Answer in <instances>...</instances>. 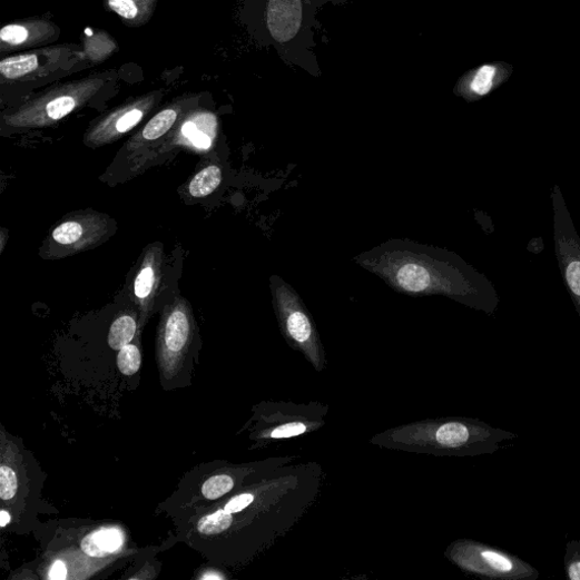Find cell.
<instances>
[{
    "mask_svg": "<svg viewBox=\"0 0 580 580\" xmlns=\"http://www.w3.org/2000/svg\"><path fill=\"white\" fill-rule=\"evenodd\" d=\"M233 523L232 513L225 509H220L209 515H206L199 524L198 530L205 535H216L227 531Z\"/></svg>",
    "mask_w": 580,
    "mask_h": 580,
    "instance_id": "17",
    "label": "cell"
},
{
    "mask_svg": "<svg viewBox=\"0 0 580 580\" xmlns=\"http://www.w3.org/2000/svg\"><path fill=\"white\" fill-rule=\"evenodd\" d=\"M108 6L125 20H136L139 17L140 7L136 0H108Z\"/></svg>",
    "mask_w": 580,
    "mask_h": 580,
    "instance_id": "23",
    "label": "cell"
},
{
    "mask_svg": "<svg viewBox=\"0 0 580 580\" xmlns=\"http://www.w3.org/2000/svg\"><path fill=\"white\" fill-rule=\"evenodd\" d=\"M38 68V56L35 53L9 57L0 62V72L9 80L23 78Z\"/></svg>",
    "mask_w": 580,
    "mask_h": 580,
    "instance_id": "16",
    "label": "cell"
},
{
    "mask_svg": "<svg viewBox=\"0 0 580 580\" xmlns=\"http://www.w3.org/2000/svg\"><path fill=\"white\" fill-rule=\"evenodd\" d=\"M223 180L222 168L210 165L200 170L188 184V193L193 198H207L220 186Z\"/></svg>",
    "mask_w": 580,
    "mask_h": 580,
    "instance_id": "14",
    "label": "cell"
},
{
    "mask_svg": "<svg viewBox=\"0 0 580 580\" xmlns=\"http://www.w3.org/2000/svg\"><path fill=\"white\" fill-rule=\"evenodd\" d=\"M19 488V480L16 472L8 468H0V498L6 501L13 499L17 495Z\"/></svg>",
    "mask_w": 580,
    "mask_h": 580,
    "instance_id": "20",
    "label": "cell"
},
{
    "mask_svg": "<svg viewBox=\"0 0 580 580\" xmlns=\"http://www.w3.org/2000/svg\"><path fill=\"white\" fill-rule=\"evenodd\" d=\"M122 544V535L116 529H104L88 535L82 541V550L90 557H106L116 552Z\"/></svg>",
    "mask_w": 580,
    "mask_h": 580,
    "instance_id": "13",
    "label": "cell"
},
{
    "mask_svg": "<svg viewBox=\"0 0 580 580\" xmlns=\"http://www.w3.org/2000/svg\"><path fill=\"white\" fill-rule=\"evenodd\" d=\"M568 576L572 580H580V556H573L567 562Z\"/></svg>",
    "mask_w": 580,
    "mask_h": 580,
    "instance_id": "27",
    "label": "cell"
},
{
    "mask_svg": "<svg viewBox=\"0 0 580 580\" xmlns=\"http://www.w3.org/2000/svg\"><path fill=\"white\" fill-rule=\"evenodd\" d=\"M137 334V321L134 314L126 313L118 316L110 327L108 345L114 351H120L130 345Z\"/></svg>",
    "mask_w": 580,
    "mask_h": 580,
    "instance_id": "15",
    "label": "cell"
},
{
    "mask_svg": "<svg viewBox=\"0 0 580 580\" xmlns=\"http://www.w3.org/2000/svg\"><path fill=\"white\" fill-rule=\"evenodd\" d=\"M184 137H186L197 148L209 149L213 145V139L204 130H199L196 122L187 121L181 128Z\"/></svg>",
    "mask_w": 580,
    "mask_h": 580,
    "instance_id": "21",
    "label": "cell"
},
{
    "mask_svg": "<svg viewBox=\"0 0 580 580\" xmlns=\"http://www.w3.org/2000/svg\"><path fill=\"white\" fill-rule=\"evenodd\" d=\"M11 522V515L7 510H2L0 512V528H7L8 524Z\"/></svg>",
    "mask_w": 580,
    "mask_h": 580,
    "instance_id": "28",
    "label": "cell"
},
{
    "mask_svg": "<svg viewBox=\"0 0 580 580\" xmlns=\"http://www.w3.org/2000/svg\"><path fill=\"white\" fill-rule=\"evenodd\" d=\"M503 71L499 66H483L464 76L455 92L469 101L489 95L500 82Z\"/></svg>",
    "mask_w": 580,
    "mask_h": 580,
    "instance_id": "11",
    "label": "cell"
},
{
    "mask_svg": "<svg viewBox=\"0 0 580 580\" xmlns=\"http://www.w3.org/2000/svg\"><path fill=\"white\" fill-rule=\"evenodd\" d=\"M150 104L138 102L121 108L101 119L86 136V144L91 148L114 144L130 132L149 111Z\"/></svg>",
    "mask_w": 580,
    "mask_h": 580,
    "instance_id": "7",
    "label": "cell"
},
{
    "mask_svg": "<svg viewBox=\"0 0 580 580\" xmlns=\"http://www.w3.org/2000/svg\"><path fill=\"white\" fill-rule=\"evenodd\" d=\"M30 32L24 26L11 24L0 31V39L10 46H21L28 42Z\"/></svg>",
    "mask_w": 580,
    "mask_h": 580,
    "instance_id": "22",
    "label": "cell"
},
{
    "mask_svg": "<svg viewBox=\"0 0 580 580\" xmlns=\"http://www.w3.org/2000/svg\"><path fill=\"white\" fill-rule=\"evenodd\" d=\"M235 481L227 474L210 478L203 486L204 495L209 500H216L230 492Z\"/></svg>",
    "mask_w": 580,
    "mask_h": 580,
    "instance_id": "19",
    "label": "cell"
},
{
    "mask_svg": "<svg viewBox=\"0 0 580 580\" xmlns=\"http://www.w3.org/2000/svg\"><path fill=\"white\" fill-rule=\"evenodd\" d=\"M142 363L140 350L136 345H127L118 352L117 366L124 375L136 374Z\"/></svg>",
    "mask_w": 580,
    "mask_h": 580,
    "instance_id": "18",
    "label": "cell"
},
{
    "mask_svg": "<svg viewBox=\"0 0 580 580\" xmlns=\"http://www.w3.org/2000/svg\"><path fill=\"white\" fill-rule=\"evenodd\" d=\"M566 278L571 292L580 297V260L569 263L566 271Z\"/></svg>",
    "mask_w": 580,
    "mask_h": 580,
    "instance_id": "24",
    "label": "cell"
},
{
    "mask_svg": "<svg viewBox=\"0 0 580 580\" xmlns=\"http://www.w3.org/2000/svg\"><path fill=\"white\" fill-rule=\"evenodd\" d=\"M67 576H68L67 566L63 564V562H61V561H56L49 571V578L52 580H62V579H66Z\"/></svg>",
    "mask_w": 580,
    "mask_h": 580,
    "instance_id": "26",
    "label": "cell"
},
{
    "mask_svg": "<svg viewBox=\"0 0 580 580\" xmlns=\"http://www.w3.org/2000/svg\"><path fill=\"white\" fill-rule=\"evenodd\" d=\"M271 287L284 340L292 350L302 354L316 372H324L328 363L326 350L305 303L279 276L272 277Z\"/></svg>",
    "mask_w": 580,
    "mask_h": 580,
    "instance_id": "3",
    "label": "cell"
},
{
    "mask_svg": "<svg viewBox=\"0 0 580 580\" xmlns=\"http://www.w3.org/2000/svg\"><path fill=\"white\" fill-rule=\"evenodd\" d=\"M444 556L464 571L480 576L501 577L519 570L510 557L468 540L451 543Z\"/></svg>",
    "mask_w": 580,
    "mask_h": 580,
    "instance_id": "6",
    "label": "cell"
},
{
    "mask_svg": "<svg viewBox=\"0 0 580 580\" xmlns=\"http://www.w3.org/2000/svg\"><path fill=\"white\" fill-rule=\"evenodd\" d=\"M116 232V223L107 215L85 210L63 218L48 235L40 255L45 260H59L92 249Z\"/></svg>",
    "mask_w": 580,
    "mask_h": 580,
    "instance_id": "4",
    "label": "cell"
},
{
    "mask_svg": "<svg viewBox=\"0 0 580 580\" xmlns=\"http://www.w3.org/2000/svg\"><path fill=\"white\" fill-rule=\"evenodd\" d=\"M191 335V311L185 298L177 297L167 308L161 321L164 347L174 354L180 353Z\"/></svg>",
    "mask_w": 580,
    "mask_h": 580,
    "instance_id": "9",
    "label": "cell"
},
{
    "mask_svg": "<svg viewBox=\"0 0 580 580\" xmlns=\"http://www.w3.org/2000/svg\"><path fill=\"white\" fill-rule=\"evenodd\" d=\"M164 250L150 245L144 254L134 283V296L146 314L149 312L163 281Z\"/></svg>",
    "mask_w": 580,
    "mask_h": 580,
    "instance_id": "8",
    "label": "cell"
},
{
    "mask_svg": "<svg viewBox=\"0 0 580 580\" xmlns=\"http://www.w3.org/2000/svg\"><path fill=\"white\" fill-rule=\"evenodd\" d=\"M302 22V0H269L267 24L275 40L291 41L301 30Z\"/></svg>",
    "mask_w": 580,
    "mask_h": 580,
    "instance_id": "10",
    "label": "cell"
},
{
    "mask_svg": "<svg viewBox=\"0 0 580 580\" xmlns=\"http://www.w3.org/2000/svg\"><path fill=\"white\" fill-rule=\"evenodd\" d=\"M178 112L174 108H168L156 115L144 128L140 138H135L130 147L139 149L146 144L157 141L169 132L177 119Z\"/></svg>",
    "mask_w": 580,
    "mask_h": 580,
    "instance_id": "12",
    "label": "cell"
},
{
    "mask_svg": "<svg viewBox=\"0 0 580 580\" xmlns=\"http://www.w3.org/2000/svg\"><path fill=\"white\" fill-rule=\"evenodd\" d=\"M328 413L330 406L318 402L268 403L260 411V431L256 438L279 441L313 433L326 425Z\"/></svg>",
    "mask_w": 580,
    "mask_h": 580,
    "instance_id": "5",
    "label": "cell"
},
{
    "mask_svg": "<svg viewBox=\"0 0 580 580\" xmlns=\"http://www.w3.org/2000/svg\"><path fill=\"white\" fill-rule=\"evenodd\" d=\"M354 263L399 293L442 295L474 305L479 278L461 257L411 239H390L354 257Z\"/></svg>",
    "mask_w": 580,
    "mask_h": 580,
    "instance_id": "1",
    "label": "cell"
},
{
    "mask_svg": "<svg viewBox=\"0 0 580 580\" xmlns=\"http://www.w3.org/2000/svg\"><path fill=\"white\" fill-rule=\"evenodd\" d=\"M253 503V494L252 493H242L234 497L225 507V510L229 513H237L246 508H248Z\"/></svg>",
    "mask_w": 580,
    "mask_h": 580,
    "instance_id": "25",
    "label": "cell"
},
{
    "mask_svg": "<svg viewBox=\"0 0 580 580\" xmlns=\"http://www.w3.org/2000/svg\"><path fill=\"white\" fill-rule=\"evenodd\" d=\"M2 252L4 250V247H6V242H7V229H3L2 232Z\"/></svg>",
    "mask_w": 580,
    "mask_h": 580,
    "instance_id": "29",
    "label": "cell"
},
{
    "mask_svg": "<svg viewBox=\"0 0 580 580\" xmlns=\"http://www.w3.org/2000/svg\"><path fill=\"white\" fill-rule=\"evenodd\" d=\"M498 432L471 419H429L385 430L370 443L383 449L434 458H465L489 453Z\"/></svg>",
    "mask_w": 580,
    "mask_h": 580,
    "instance_id": "2",
    "label": "cell"
}]
</instances>
